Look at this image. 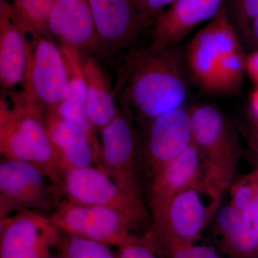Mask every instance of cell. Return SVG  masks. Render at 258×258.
Returning <instances> with one entry per match:
<instances>
[{
  "label": "cell",
  "mask_w": 258,
  "mask_h": 258,
  "mask_svg": "<svg viewBox=\"0 0 258 258\" xmlns=\"http://www.w3.org/2000/svg\"><path fill=\"white\" fill-rule=\"evenodd\" d=\"M187 95L182 67L171 47L151 46L141 52L129 69L122 93L124 111L149 120L181 108Z\"/></svg>",
  "instance_id": "cell-1"
},
{
  "label": "cell",
  "mask_w": 258,
  "mask_h": 258,
  "mask_svg": "<svg viewBox=\"0 0 258 258\" xmlns=\"http://www.w3.org/2000/svg\"><path fill=\"white\" fill-rule=\"evenodd\" d=\"M0 152L5 159L38 166L60 186L62 166L47 131L45 112L24 93L10 99L1 97Z\"/></svg>",
  "instance_id": "cell-2"
},
{
  "label": "cell",
  "mask_w": 258,
  "mask_h": 258,
  "mask_svg": "<svg viewBox=\"0 0 258 258\" xmlns=\"http://www.w3.org/2000/svg\"><path fill=\"white\" fill-rule=\"evenodd\" d=\"M224 191L210 182L183 190L153 217L152 226L179 240L196 242L220 210Z\"/></svg>",
  "instance_id": "cell-3"
},
{
  "label": "cell",
  "mask_w": 258,
  "mask_h": 258,
  "mask_svg": "<svg viewBox=\"0 0 258 258\" xmlns=\"http://www.w3.org/2000/svg\"><path fill=\"white\" fill-rule=\"evenodd\" d=\"M60 186L38 167L25 161L5 159L0 164V218L24 211L55 209Z\"/></svg>",
  "instance_id": "cell-4"
},
{
  "label": "cell",
  "mask_w": 258,
  "mask_h": 258,
  "mask_svg": "<svg viewBox=\"0 0 258 258\" xmlns=\"http://www.w3.org/2000/svg\"><path fill=\"white\" fill-rule=\"evenodd\" d=\"M60 186L69 201L114 209L135 225L147 216L143 200L129 192L96 166L66 169Z\"/></svg>",
  "instance_id": "cell-5"
},
{
  "label": "cell",
  "mask_w": 258,
  "mask_h": 258,
  "mask_svg": "<svg viewBox=\"0 0 258 258\" xmlns=\"http://www.w3.org/2000/svg\"><path fill=\"white\" fill-rule=\"evenodd\" d=\"M27 34L32 40L27 36L28 62L23 93L44 111H55L67 92L69 75L63 55L52 38Z\"/></svg>",
  "instance_id": "cell-6"
},
{
  "label": "cell",
  "mask_w": 258,
  "mask_h": 258,
  "mask_svg": "<svg viewBox=\"0 0 258 258\" xmlns=\"http://www.w3.org/2000/svg\"><path fill=\"white\" fill-rule=\"evenodd\" d=\"M67 235L119 247L132 237L134 222L114 209L60 201L50 217Z\"/></svg>",
  "instance_id": "cell-7"
},
{
  "label": "cell",
  "mask_w": 258,
  "mask_h": 258,
  "mask_svg": "<svg viewBox=\"0 0 258 258\" xmlns=\"http://www.w3.org/2000/svg\"><path fill=\"white\" fill-rule=\"evenodd\" d=\"M99 132V169L129 192L142 199L141 150L130 116L118 111L114 119Z\"/></svg>",
  "instance_id": "cell-8"
},
{
  "label": "cell",
  "mask_w": 258,
  "mask_h": 258,
  "mask_svg": "<svg viewBox=\"0 0 258 258\" xmlns=\"http://www.w3.org/2000/svg\"><path fill=\"white\" fill-rule=\"evenodd\" d=\"M192 144L226 189L232 183L239 151L224 115L212 105H198L189 109Z\"/></svg>",
  "instance_id": "cell-9"
},
{
  "label": "cell",
  "mask_w": 258,
  "mask_h": 258,
  "mask_svg": "<svg viewBox=\"0 0 258 258\" xmlns=\"http://www.w3.org/2000/svg\"><path fill=\"white\" fill-rule=\"evenodd\" d=\"M60 231L40 212H18L0 220V258H46Z\"/></svg>",
  "instance_id": "cell-10"
},
{
  "label": "cell",
  "mask_w": 258,
  "mask_h": 258,
  "mask_svg": "<svg viewBox=\"0 0 258 258\" xmlns=\"http://www.w3.org/2000/svg\"><path fill=\"white\" fill-rule=\"evenodd\" d=\"M152 177L150 198L153 217L172 197L195 185L210 182L226 190L193 144L164 164Z\"/></svg>",
  "instance_id": "cell-11"
},
{
  "label": "cell",
  "mask_w": 258,
  "mask_h": 258,
  "mask_svg": "<svg viewBox=\"0 0 258 258\" xmlns=\"http://www.w3.org/2000/svg\"><path fill=\"white\" fill-rule=\"evenodd\" d=\"M149 120L143 145L151 176L192 144L189 110L181 108Z\"/></svg>",
  "instance_id": "cell-12"
},
{
  "label": "cell",
  "mask_w": 258,
  "mask_h": 258,
  "mask_svg": "<svg viewBox=\"0 0 258 258\" xmlns=\"http://www.w3.org/2000/svg\"><path fill=\"white\" fill-rule=\"evenodd\" d=\"M47 32L62 46L82 55L99 47L98 35L88 0H55L47 24Z\"/></svg>",
  "instance_id": "cell-13"
},
{
  "label": "cell",
  "mask_w": 258,
  "mask_h": 258,
  "mask_svg": "<svg viewBox=\"0 0 258 258\" xmlns=\"http://www.w3.org/2000/svg\"><path fill=\"white\" fill-rule=\"evenodd\" d=\"M99 46L119 50L138 35L145 20L132 0H88Z\"/></svg>",
  "instance_id": "cell-14"
},
{
  "label": "cell",
  "mask_w": 258,
  "mask_h": 258,
  "mask_svg": "<svg viewBox=\"0 0 258 258\" xmlns=\"http://www.w3.org/2000/svg\"><path fill=\"white\" fill-rule=\"evenodd\" d=\"M223 0H176L154 20L152 45L171 47L200 24L212 20Z\"/></svg>",
  "instance_id": "cell-15"
},
{
  "label": "cell",
  "mask_w": 258,
  "mask_h": 258,
  "mask_svg": "<svg viewBox=\"0 0 258 258\" xmlns=\"http://www.w3.org/2000/svg\"><path fill=\"white\" fill-rule=\"evenodd\" d=\"M28 53L26 32L15 18L9 0H0V82L5 90L25 81Z\"/></svg>",
  "instance_id": "cell-16"
},
{
  "label": "cell",
  "mask_w": 258,
  "mask_h": 258,
  "mask_svg": "<svg viewBox=\"0 0 258 258\" xmlns=\"http://www.w3.org/2000/svg\"><path fill=\"white\" fill-rule=\"evenodd\" d=\"M45 122L60 159L62 173L71 168H99L96 148L81 126L62 118L55 111L45 112Z\"/></svg>",
  "instance_id": "cell-17"
},
{
  "label": "cell",
  "mask_w": 258,
  "mask_h": 258,
  "mask_svg": "<svg viewBox=\"0 0 258 258\" xmlns=\"http://www.w3.org/2000/svg\"><path fill=\"white\" fill-rule=\"evenodd\" d=\"M69 75L67 92L62 104L55 112L66 119L81 126L89 136L100 159L101 144L96 128L88 123L85 112L86 81L83 55L75 49L60 45Z\"/></svg>",
  "instance_id": "cell-18"
},
{
  "label": "cell",
  "mask_w": 258,
  "mask_h": 258,
  "mask_svg": "<svg viewBox=\"0 0 258 258\" xmlns=\"http://www.w3.org/2000/svg\"><path fill=\"white\" fill-rule=\"evenodd\" d=\"M214 218L219 244L229 258H258L252 220L246 214L230 204Z\"/></svg>",
  "instance_id": "cell-19"
},
{
  "label": "cell",
  "mask_w": 258,
  "mask_h": 258,
  "mask_svg": "<svg viewBox=\"0 0 258 258\" xmlns=\"http://www.w3.org/2000/svg\"><path fill=\"white\" fill-rule=\"evenodd\" d=\"M86 81L85 112L88 123L99 131L114 119L119 110L115 106L114 96L109 82L94 57L83 60Z\"/></svg>",
  "instance_id": "cell-20"
},
{
  "label": "cell",
  "mask_w": 258,
  "mask_h": 258,
  "mask_svg": "<svg viewBox=\"0 0 258 258\" xmlns=\"http://www.w3.org/2000/svg\"><path fill=\"white\" fill-rule=\"evenodd\" d=\"M223 57L208 24L193 37L186 56L190 74L205 91L215 93L219 62Z\"/></svg>",
  "instance_id": "cell-21"
},
{
  "label": "cell",
  "mask_w": 258,
  "mask_h": 258,
  "mask_svg": "<svg viewBox=\"0 0 258 258\" xmlns=\"http://www.w3.org/2000/svg\"><path fill=\"white\" fill-rule=\"evenodd\" d=\"M144 237L159 258H222L213 247L179 240L152 225Z\"/></svg>",
  "instance_id": "cell-22"
},
{
  "label": "cell",
  "mask_w": 258,
  "mask_h": 258,
  "mask_svg": "<svg viewBox=\"0 0 258 258\" xmlns=\"http://www.w3.org/2000/svg\"><path fill=\"white\" fill-rule=\"evenodd\" d=\"M54 1L9 0L15 18L27 33L48 37L47 20Z\"/></svg>",
  "instance_id": "cell-23"
},
{
  "label": "cell",
  "mask_w": 258,
  "mask_h": 258,
  "mask_svg": "<svg viewBox=\"0 0 258 258\" xmlns=\"http://www.w3.org/2000/svg\"><path fill=\"white\" fill-rule=\"evenodd\" d=\"M246 73V57L242 49L224 56L219 62L215 93L232 94L242 87Z\"/></svg>",
  "instance_id": "cell-24"
},
{
  "label": "cell",
  "mask_w": 258,
  "mask_h": 258,
  "mask_svg": "<svg viewBox=\"0 0 258 258\" xmlns=\"http://www.w3.org/2000/svg\"><path fill=\"white\" fill-rule=\"evenodd\" d=\"M58 248L64 258H120L108 244L64 234Z\"/></svg>",
  "instance_id": "cell-25"
},
{
  "label": "cell",
  "mask_w": 258,
  "mask_h": 258,
  "mask_svg": "<svg viewBox=\"0 0 258 258\" xmlns=\"http://www.w3.org/2000/svg\"><path fill=\"white\" fill-rule=\"evenodd\" d=\"M231 203L234 208L248 216L258 189V175L255 172L232 182L230 185Z\"/></svg>",
  "instance_id": "cell-26"
},
{
  "label": "cell",
  "mask_w": 258,
  "mask_h": 258,
  "mask_svg": "<svg viewBox=\"0 0 258 258\" xmlns=\"http://www.w3.org/2000/svg\"><path fill=\"white\" fill-rule=\"evenodd\" d=\"M118 249L120 258H159L144 235H132Z\"/></svg>",
  "instance_id": "cell-27"
},
{
  "label": "cell",
  "mask_w": 258,
  "mask_h": 258,
  "mask_svg": "<svg viewBox=\"0 0 258 258\" xmlns=\"http://www.w3.org/2000/svg\"><path fill=\"white\" fill-rule=\"evenodd\" d=\"M233 11L237 27L246 33L258 16V0H234Z\"/></svg>",
  "instance_id": "cell-28"
},
{
  "label": "cell",
  "mask_w": 258,
  "mask_h": 258,
  "mask_svg": "<svg viewBox=\"0 0 258 258\" xmlns=\"http://www.w3.org/2000/svg\"><path fill=\"white\" fill-rule=\"evenodd\" d=\"M176 0H145L147 21L153 20L159 16L167 6L174 4Z\"/></svg>",
  "instance_id": "cell-29"
},
{
  "label": "cell",
  "mask_w": 258,
  "mask_h": 258,
  "mask_svg": "<svg viewBox=\"0 0 258 258\" xmlns=\"http://www.w3.org/2000/svg\"><path fill=\"white\" fill-rule=\"evenodd\" d=\"M246 72L258 86V50L246 57Z\"/></svg>",
  "instance_id": "cell-30"
},
{
  "label": "cell",
  "mask_w": 258,
  "mask_h": 258,
  "mask_svg": "<svg viewBox=\"0 0 258 258\" xmlns=\"http://www.w3.org/2000/svg\"><path fill=\"white\" fill-rule=\"evenodd\" d=\"M250 106L254 119L258 122V86L254 90L250 96Z\"/></svg>",
  "instance_id": "cell-31"
},
{
  "label": "cell",
  "mask_w": 258,
  "mask_h": 258,
  "mask_svg": "<svg viewBox=\"0 0 258 258\" xmlns=\"http://www.w3.org/2000/svg\"><path fill=\"white\" fill-rule=\"evenodd\" d=\"M132 3L136 7L139 13L142 15V18L145 20L146 23H147V18H146V6L145 0H132Z\"/></svg>",
  "instance_id": "cell-32"
},
{
  "label": "cell",
  "mask_w": 258,
  "mask_h": 258,
  "mask_svg": "<svg viewBox=\"0 0 258 258\" xmlns=\"http://www.w3.org/2000/svg\"><path fill=\"white\" fill-rule=\"evenodd\" d=\"M248 217L252 221L258 218V189L254 203L252 204V208H251L250 211L249 212Z\"/></svg>",
  "instance_id": "cell-33"
},
{
  "label": "cell",
  "mask_w": 258,
  "mask_h": 258,
  "mask_svg": "<svg viewBox=\"0 0 258 258\" xmlns=\"http://www.w3.org/2000/svg\"><path fill=\"white\" fill-rule=\"evenodd\" d=\"M251 30H252L254 40L258 44V16L252 22V25H251Z\"/></svg>",
  "instance_id": "cell-34"
},
{
  "label": "cell",
  "mask_w": 258,
  "mask_h": 258,
  "mask_svg": "<svg viewBox=\"0 0 258 258\" xmlns=\"http://www.w3.org/2000/svg\"><path fill=\"white\" fill-rule=\"evenodd\" d=\"M252 225H253L254 237H255L258 252V218L255 219V220H254L253 221H252Z\"/></svg>",
  "instance_id": "cell-35"
},
{
  "label": "cell",
  "mask_w": 258,
  "mask_h": 258,
  "mask_svg": "<svg viewBox=\"0 0 258 258\" xmlns=\"http://www.w3.org/2000/svg\"><path fill=\"white\" fill-rule=\"evenodd\" d=\"M46 258H64L63 257H62V256L60 255L59 257H53V256H48V257Z\"/></svg>",
  "instance_id": "cell-36"
}]
</instances>
